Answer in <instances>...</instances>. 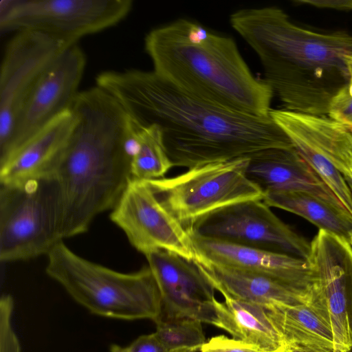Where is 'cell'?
Listing matches in <instances>:
<instances>
[{"instance_id":"cell-1","label":"cell","mask_w":352,"mask_h":352,"mask_svg":"<svg viewBox=\"0 0 352 352\" xmlns=\"http://www.w3.org/2000/svg\"><path fill=\"white\" fill-rule=\"evenodd\" d=\"M96 86L111 95L138 125H156L174 166L188 169L293 144L270 114L232 110L178 87L153 70L99 74Z\"/></svg>"},{"instance_id":"cell-2","label":"cell","mask_w":352,"mask_h":352,"mask_svg":"<svg viewBox=\"0 0 352 352\" xmlns=\"http://www.w3.org/2000/svg\"><path fill=\"white\" fill-rule=\"evenodd\" d=\"M71 110L74 126L52 173L60 192L63 239L87 232L132 179L131 119L120 103L96 85L80 91Z\"/></svg>"},{"instance_id":"cell-3","label":"cell","mask_w":352,"mask_h":352,"mask_svg":"<svg viewBox=\"0 0 352 352\" xmlns=\"http://www.w3.org/2000/svg\"><path fill=\"white\" fill-rule=\"evenodd\" d=\"M230 21L258 55L263 80L285 110L327 115L331 98L349 82L352 34L299 27L274 6L237 10Z\"/></svg>"},{"instance_id":"cell-4","label":"cell","mask_w":352,"mask_h":352,"mask_svg":"<svg viewBox=\"0 0 352 352\" xmlns=\"http://www.w3.org/2000/svg\"><path fill=\"white\" fill-rule=\"evenodd\" d=\"M144 46L153 70L178 87L232 110L270 116L273 91L252 75L231 38L180 19L150 31Z\"/></svg>"},{"instance_id":"cell-5","label":"cell","mask_w":352,"mask_h":352,"mask_svg":"<svg viewBox=\"0 0 352 352\" xmlns=\"http://www.w3.org/2000/svg\"><path fill=\"white\" fill-rule=\"evenodd\" d=\"M47 256V274L91 314L124 320L162 314L159 287L148 266L122 273L78 255L63 241Z\"/></svg>"},{"instance_id":"cell-6","label":"cell","mask_w":352,"mask_h":352,"mask_svg":"<svg viewBox=\"0 0 352 352\" xmlns=\"http://www.w3.org/2000/svg\"><path fill=\"white\" fill-rule=\"evenodd\" d=\"M62 209L52 175L0 188V260L48 254L63 241Z\"/></svg>"},{"instance_id":"cell-7","label":"cell","mask_w":352,"mask_h":352,"mask_svg":"<svg viewBox=\"0 0 352 352\" xmlns=\"http://www.w3.org/2000/svg\"><path fill=\"white\" fill-rule=\"evenodd\" d=\"M248 157L208 164L168 178L146 180L161 204L186 230L226 206L263 199L247 177Z\"/></svg>"},{"instance_id":"cell-8","label":"cell","mask_w":352,"mask_h":352,"mask_svg":"<svg viewBox=\"0 0 352 352\" xmlns=\"http://www.w3.org/2000/svg\"><path fill=\"white\" fill-rule=\"evenodd\" d=\"M132 6L131 0H2L0 29L34 31L74 45L114 26Z\"/></svg>"},{"instance_id":"cell-9","label":"cell","mask_w":352,"mask_h":352,"mask_svg":"<svg viewBox=\"0 0 352 352\" xmlns=\"http://www.w3.org/2000/svg\"><path fill=\"white\" fill-rule=\"evenodd\" d=\"M199 237L286 254L307 261L310 243L282 221L263 199L239 202L197 221L188 230Z\"/></svg>"},{"instance_id":"cell-10","label":"cell","mask_w":352,"mask_h":352,"mask_svg":"<svg viewBox=\"0 0 352 352\" xmlns=\"http://www.w3.org/2000/svg\"><path fill=\"white\" fill-rule=\"evenodd\" d=\"M72 45L28 30L16 32L7 43L0 68V154L6 150L31 94L48 69Z\"/></svg>"},{"instance_id":"cell-11","label":"cell","mask_w":352,"mask_h":352,"mask_svg":"<svg viewBox=\"0 0 352 352\" xmlns=\"http://www.w3.org/2000/svg\"><path fill=\"white\" fill-rule=\"evenodd\" d=\"M110 219L145 256L163 250L190 261L196 258L188 232L161 204L146 180L132 178Z\"/></svg>"},{"instance_id":"cell-12","label":"cell","mask_w":352,"mask_h":352,"mask_svg":"<svg viewBox=\"0 0 352 352\" xmlns=\"http://www.w3.org/2000/svg\"><path fill=\"white\" fill-rule=\"evenodd\" d=\"M85 65V54L75 44L67 48L48 69L16 120L10 143L0 154V166L41 129L71 110L80 92Z\"/></svg>"},{"instance_id":"cell-13","label":"cell","mask_w":352,"mask_h":352,"mask_svg":"<svg viewBox=\"0 0 352 352\" xmlns=\"http://www.w3.org/2000/svg\"><path fill=\"white\" fill-rule=\"evenodd\" d=\"M307 261L314 290L311 300L321 307L331 324L337 349L349 352L351 338L347 314V286L352 265V247L346 239L319 230Z\"/></svg>"},{"instance_id":"cell-14","label":"cell","mask_w":352,"mask_h":352,"mask_svg":"<svg viewBox=\"0 0 352 352\" xmlns=\"http://www.w3.org/2000/svg\"><path fill=\"white\" fill-rule=\"evenodd\" d=\"M160 289L162 315L214 324V288L195 261L160 250L146 256Z\"/></svg>"},{"instance_id":"cell-15","label":"cell","mask_w":352,"mask_h":352,"mask_svg":"<svg viewBox=\"0 0 352 352\" xmlns=\"http://www.w3.org/2000/svg\"><path fill=\"white\" fill-rule=\"evenodd\" d=\"M188 234L196 255L195 261L256 273L313 293L314 278L306 260Z\"/></svg>"},{"instance_id":"cell-16","label":"cell","mask_w":352,"mask_h":352,"mask_svg":"<svg viewBox=\"0 0 352 352\" xmlns=\"http://www.w3.org/2000/svg\"><path fill=\"white\" fill-rule=\"evenodd\" d=\"M248 157L246 175L263 196L274 192L305 191L345 210L294 147L267 148Z\"/></svg>"},{"instance_id":"cell-17","label":"cell","mask_w":352,"mask_h":352,"mask_svg":"<svg viewBox=\"0 0 352 352\" xmlns=\"http://www.w3.org/2000/svg\"><path fill=\"white\" fill-rule=\"evenodd\" d=\"M74 123L72 110L41 129L3 165L0 184L10 186L52 175Z\"/></svg>"},{"instance_id":"cell-18","label":"cell","mask_w":352,"mask_h":352,"mask_svg":"<svg viewBox=\"0 0 352 352\" xmlns=\"http://www.w3.org/2000/svg\"><path fill=\"white\" fill-rule=\"evenodd\" d=\"M214 288L224 298L263 307L282 304L296 306L310 302L313 293L248 271L195 261Z\"/></svg>"},{"instance_id":"cell-19","label":"cell","mask_w":352,"mask_h":352,"mask_svg":"<svg viewBox=\"0 0 352 352\" xmlns=\"http://www.w3.org/2000/svg\"><path fill=\"white\" fill-rule=\"evenodd\" d=\"M217 299V320L214 326L230 333L233 338L254 344L266 352H281L286 346L268 318L263 306L224 298Z\"/></svg>"},{"instance_id":"cell-20","label":"cell","mask_w":352,"mask_h":352,"mask_svg":"<svg viewBox=\"0 0 352 352\" xmlns=\"http://www.w3.org/2000/svg\"><path fill=\"white\" fill-rule=\"evenodd\" d=\"M270 116L287 135L303 160L352 217V192L341 174L315 142L305 124L300 113L277 109L271 110Z\"/></svg>"},{"instance_id":"cell-21","label":"cell","mask_w":352,"mask_h":352,"mask_svg":"<svg viewBox=\"0 0 352 352\" xmlns=\"http://www.w3.org/2000/svg\"><path fill=\"white\" fill-rule=\"evenodd\" d=\"M263 307L286 346L336 347L331 326L322 310L312 300L296 306L274 304Z\"/></svg>"},{"instance_id":"cell-22","label":"cell","mask_w":352,"mask_h":352,"mask_svg":"<svg viewBox=\"0 0 352 352\" xmlns=\"http://www.w3.org/2000/svg\"><path fill=\"white\" fill-rule=\"evenodd\" d=\"M263 201L308 220L323 230L349 241L352 236V217L344 209L333 206L318 197L305 191H284L266 193Z\"/></svg>"},{"instance_id":"cell-23","label":"cell","mask_w":352,"mask_h":352,"mask_svg":"<svg viewBox=\"0 0 352 352\" xmlns=\"http://www.w3.org/2000/svg\"><path fill=\"white\" fill-rule=\"evenodd\" d=\"M310 132L352 192V131L324 116L308 118Z\"/></svg>"},{"instance_id":"cell-24","label":"cell","mask_w":352,"mask_h":352,"mask_svg":"<svg viewBox=\"0 0 352 352\" xmlns=\"http://www.w3.org/2000/svg\"><path fill=\"white\" fill-rule=\"evenodd\" d=\"M133 122L138 146L131 160L132 178L139 180L163 178L173 166L160 129L155 124L141 126L133 120Z\"/></svg>"},{"instance_id":"cell-25","label":"cell","mask_w":352,"mask_h":352,"mask_svg":"<svg viewBox=\"0 0 352 352\" xmlns=\"http://www.w3.org/2000/svg\"><path fill=\"white\" fill-rule=\"evenodd\" d=\"M155 333L168 352L178 349L200 351L206 342L201 322L188 318L162 316L155 322Z\"/></svg>"},{"instance_id":"cell-26","label":"cell","mask_w":352,"mask_h":352,"mask_svg":"<svg viewBox=\"0 0 352 352\" xmlns=\"http://www.w3.org/2000/svg\"><path fill=\"white\" fill-rule=\"evenodd\" d=\"M14 300L3 294L0 299V352H21L19 339L12 325Z\"/></svg>"},{"instance_id":"cell-27","label":"cell","mask_w":352,"mask_h":352,"mask_svg":"<svg viewBox=\"0 0 352 352\" xmlns=\"http://www.w3.org/2000/svg\"><path fill=\"white\" fill-rule=\"evenodd\" d=\"M327 115L330 119L352 131V96L349 92L348 85L341 88L331 98Z\"/></svg>"},{"instance_id":"cell-28","label":"cell","mask_w":352,"mask_h":352,"mask_svg":"<svg viewBox=\"0 0 352 352\" xmlns=\"http://www.w3.org/2000/svg\"><path fill=\"white\" fill-rule=\"evenodd\" d=\"M201 352H266L259 347L223 335L214 336L205 342Z\"/></svg>"},{"instance_id":"cell-29","label":"cell","mask_w":352,"mask_h":352,"mask_svg":"<svg viewBox=\"0 0 352 352\" xmlns=\"http://www.w3.org/2000/svg\"><path fill=\"white\" fill-rule=\"evenodd\" d=\"M126 349L127 352H168L155 332L139 336Z\"/></svg>"},{"instance_id":"cell-30","label":"cell","mask_w":352,"mask_h":352,"mask_svg":"<svg viewBox=\"0 0 352 352\" xmlns=\"http://www.w3.org/2000/svg\"><path fill=\"white\" fill-rule=\"evenodd\" d=\"M295 1L318 8L333 9L341 11L352 10V0H296Z\"/></svg>"},{"instance_id":"cell-31","label":"cell","mask_w":352,"mask_h":352,"mask_svg":"<svg viewBox=\"0 0 352 352\" xmlns=\"http://www.w3.org/2000/svg\"><path fill=\"white\" fill-rule=\"evenodd\" d=\"M285 349L288 352H342L336 347L316 345H289Z\"/></svg>"},{"instance_id":"cell-32","label":"cell","mask_w":352,"mask_h":352,"mask_svg":"<svg viewBox=\"0 0 352 352\" xmlns=\"http://www.w3.org/2000/svg\"><path fill=\"white\" fill-rule=\"evenodd\" d=\"M347 314L351 343L349 352H352V278L349 280L347 287Z\"/></svg>"},{"instance_id":"cell-33","label":"cell","mask_w":352,"mask_h":352,"mask_svg":"<svg viewBox=\"0 0 352 352\" xmlns=\"http://www.w3.org/2000/svg\"><path fill=\"white\" fill-rule=\"evenodd\" d=\"M346 62L349 74V85L352 87V56H346Z\"/></svg>"},{"instance_id":"cell-34","label":"cell","mask_w":352,"mask_h":352,"mask_svg":"<svg viewBox=\"0 0 352 352\" xmlns=\"http://www.w3.org/2000/svg\"><path fill=\"white\" fill-rule=\"evenodd\" d=\"M110 352H127V351L126 347L114 344L111 345Z\"/></svg>"},{"instance_id":"cell-35","label":"cell","mask_w":352,"mask_h":352,"mask_svg":"<svg viewBox=\"0 0 352 352\" xmlns=\"http://www.w3.org/2000/svg\"><path fill=\"white\" fill-rule=\"evenodd\" d=\"M349 243L352 247V236H351L350 239H349Z\"/></svg>"},{"instance_id":"cell-36","label":"cell","mask_w":352,"mask_h":352,"mask_svg":"<svg viewBox=\"0 0 352 352\" xmlns=\"http://www.w3.org/2000/svg\"><path fill=\"white\" fill-rule=\"evenodd\" d=\"M281 352H288V351H286V349H285V351H281Z\"/></svg>"}]
</instances>
